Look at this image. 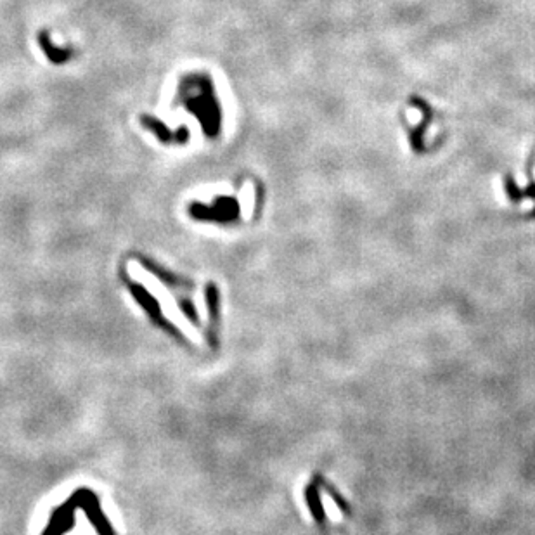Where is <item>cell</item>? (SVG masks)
I'll return each instance as SVG.
<instances>
[{"instance_id":"1","label":"cell","mask_w":535,"mask_h":535,"mask_svg":"<svg viewBox=\"0 0 535 535\" xmlns=\"http://www.w3.org/2000/svg\"><path fill=\"white\" fill-rule=\"evenodd\" d=\"M177 103H180L201 123L205 135L215 139L222 130V108L210 76L189 75L180 80L177 88Z\"/></svg>"},{"instance_id":"2","label":"cell","mask_w":535,"mask_h":535,"mask_svg":"<svg viewBox=\"0 0 535 535\" xmlns=\"http://www.w3.org/2000/svg\"><path fill=\"white\" fill-rule=\"evenodd\" d=\"M189 213L196 220H208V222H234L239 217V203L236 197L222 196L217 197L212 207L203 203H191Z\"/></svg>"},{"instance_id":"3","label":"cell","mask_w":535,"mask_h":535,"mask_svg":"<svg viewBox=\"0 0 535 535\" xmlns=\"http://www.w3.org/2000/svg\"><path fill=\"white\" fill-rule=\"evenodd\" d=\"M141 125L144 127L146 130L153 132L154 135L158 137V141L165 142V144H185L189 141V129L188 127H180L177 132H172L161 120L154 118V116L149 115H142L141 116Z\"/></svg>"},{"instance_id":"4","label":"cell","mask_w":535,"mask_h":535,"mask_svg":"<svg viewBox=\"0 0 535 535\" xmlns=\"http://www.w3.org/2000/svg\"><path fill=\"white\" fill-rule=\"evenodd\" d=\"M125 281H127V284H129V288H130L132 294H134V297L137 298L139 304H141L142 307H144V309L147 310V313H149V316L153 317V319L156 321L158 324H160V326H165V328L168 329V331H172L173 335H177V336H178V331H176V328H173L172 324L166 323V321L161 317L160 307H158L156 300H154V298L151 297V294L147 293L146 289H142V286H141V284H135V282L129 281V279H125Z\"/></svg>"},{"instance_id":"5","label":"cell","mask_w":535,"mask_h":535,"mask_svg":"<svg viewBox=\"0 0 535 535\" xmlns=\"http://www.w3.org/2000/svg\"><path fill=\"white\" fill-rule=\"evenodd\" d=\"M38 44H40V47L45 52V56H47L49 59L52 61V63L63 64L68 59H71L73 50L71 49H61V47H57V45H54L47 32L38 33Z\"/></svg>"},{"instance_id":"6","label":"cell","mask_w":535,"mask_h":535,"mask_svg":"<svg viewBox=\"0 0 535 535\" xmlns=\"http://www.w3.org/2000/svg\"><path fill=\"white\" fill-rule=\"evenodd\" d=\"M207 301L208 309H210V321H212V345H217V323H219V292H217L215 284H208L207 289Z\"/></svg>"},{"instance_id":"7","label":"cell","mask_w":535,"mask_h":535,"mask_svg":"<svg viewBox=\"0 0 535 535\" xmlns=\"http://www.w3.org/2000/svg\"><path fill=\"white\" fill-rule=\"evenodd\" d=\"M317 495H319V494H316V488H313V487L307 488V501H309L310 510H312L313 517L319 519V522H323L324 513H323V507H321L319 497H317Z\"/></svg>"}]
</instances>
